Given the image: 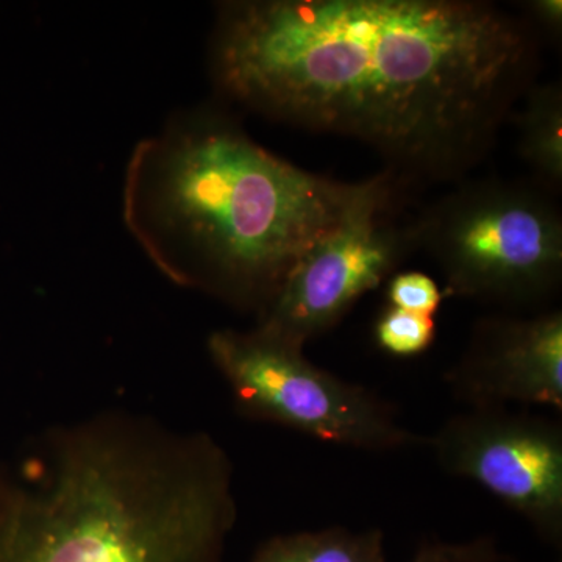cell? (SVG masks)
<instances>
[{"mask_svg": "<svg viewBox=\"0 0 562 562\" xmlns=\"http://www.w3.org/2000/svg\"><path fill=\"white\" fill-rule=\"evenodd\" d=\"M539 65L530 22L482 0H236L211 43L232 101L360 140L414 183L479 166Z\"/></svg>", "mask_w": 562, "mask_h": 562, "instance_id": "1", "label": "cell"}, {"mask_svg": "<svg viewBox=\"0 0 562 562\" xmlns=\"http://www.w3.org/2000/svg\"><path fill=\"white\" fill-rule=\"evenodd\" d=\"M236 516L213 436L133 414L50 428L0 469V562H224Z\"/></svg>", "mask_w": 562, "mask_h": 562, "instance_id": "2", "label": "cell"}, {"mask_svg": "<svg viewBox=\"0 0 562 562\" xmlns=\"http://www.w3.org/2000/svg\"><path fill=\"white\" fill-rule=\"evenodd\" d=\"M371 180L305 171L205 109L135 147L122 214L169 279L261 314Z\"/></svg>", "mask_w": 562, "mask_h": 562, "instance_id": "3", "label": "cell"}, {"mask_svg": "<svg viewBox=\"0 0 562 562\" xmlns=\"http://www.w3.org/2000/svg\"><path fill=\"white\" fill-rule=\"evenodd\" d=\"M536 181L458 184L414 220L417 247L446 277L447 292L530 312L562 283V216Z\"/></svg>", "mask_w": 562, "mask_h": 562, "instance_id": "4", "label": "cell"}, {"mask_svg": "<svg viewBox=\"0 0 562 562\" xmlns=\"http://www.w3.org/2000/svg\"><path fill=\"white\" fill-rule=\"evenodd\" d=\"M206 347L246 416L364 452L427 443L402 424L390 402L317 368L299 344L257 327L211 333Z\"/></svg>", "mask_w": 562, "mask_h": 562, "instance_id": "5", "label": "cell"}, {"mask_svg": "<svg viewBox=\"0 0 562 562\" xmlns=\"http://www.w3.org/2000/svg\"><path fill=\"white\" fill-rule=\"evenodd\" d=\"M409 181L386 171L292 269L257 327L305 347L331 330L362 295L390 280L417 247L401 220Z\"/></svg>", "mask_w": 562, "mask_h": 562, "instance_id": "6", "label": "cell"}, {"mask_svg": "<svg viewBox=\"0 0 562 562\" xmlns=\"http://www.w3.org/2000/svg\"><path fill=\"white\" fill-rule=\"evenodd\" d=\"M443 472L472 480L522 516L550 546H562L560 422L506 408H471L431 436Z\"/></svg>", "mask_w": 562, "mask_h": 562, "instance_id": "7", "label": "cell"}, {"mask_svg": "<svg viewBox=\"0 0 562 562\" xmlns=\"http://www.w3.org/2000/svg\"><path fill=\"white\" fill-rule=\"evenodd\" d=\"M446 382L471 408L509 403L562 412V313L484 317Z\"/></svg>", "mask_w": 562, "mask_h": 562, "instance_id": "8", "label": "cell"}, {"mask_svg": "<svg viewBox=\"0 0 562 562\" xmlns=\"http://www.w3.org/2000/svg\"><path fill=\"white\" fill-rule=\"evenodd\" d=\"M491 536L471 542L425 541L412 562H506ZM251 562H390L382 530L342 527L276 536L262 543Z\"/></svg>", "mask_w": 562, "mask_h": 562, "instance_id": "9", "label": "cell"}, {"mask_svg": "<svg viewBox=\"0 0 562 562\" xmlns=\"http://www.w3.org/2000/svg\"><path fill=\"white\" fill-rule=\"evenodd\" d=\"M517 116L519 154L535 172L536 183L552 194L562 188V87L561 81L535 83L525 92Z\"/></svg>", "mask_w": 562, "mask_h": 562, "instance_id": "10", "label": "cell"}, {"mask_svg": "<svg viewBox=\"0 0 562 562\" xmlns=\"http://www.w3.org/2000/svg\"><path fill=\"white\" fill-rule=\"evenodd\" d=\"M373 336L376 346L391 357H419L435 342V316L387 306L375 322Z\"/></svg>", "mask_w": 562, "mask_h": 562, "instance_id": "11", "label": "cell"}, {"mask_svg": "<svg viewBox=\"0 0 562 562\" xmlns=\"http://www.w3.org/2000/svg\"><path fill=\"white\" fill-rule=\"evenodd\" d=\"M386 299L394 308L435 316L441 305L443 292L425 273L402 272L391 277Z\"/></svg>", "mask_w": 562, "mask_h": 562, "instance_id": "12", "label": "cell"}, {"mask_svg": "<svg viewBox=\"0 0 562 562\" xmlns=\"http://www.w3.org/2000/svg\"><path fill=\"white\" fill-rule=\"evenodd\" d=\"M524 18L536 33H543L550 40L557 41L562 33V2L561 0H528L520 3Z\"/></svg>", "mask_w": 562, "mask_h": 562, "instance_id": "13", "label": "cell"}]
</instances>
